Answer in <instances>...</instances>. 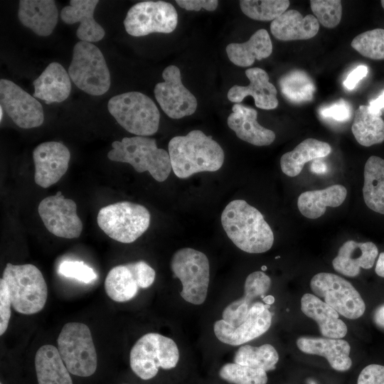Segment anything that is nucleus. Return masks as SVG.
Segmentation results:
<instances>
[{
    "instance_id": "24",
    "label": "nucleus",
    "mask_w": 384,
    "mask_h": 384,
    "mask_svg": "<svg viewBox=\"0 0 384 384\" xmlns=\"http://www.w3.org/2000/svg\"><path fill=\"white\" fill-rule=\"evenodd\" d=\"M97 0H71L60 11L61 20L67 24L80 22L76 36L80 41L93 43L102 40L105 31L94 18Z\"/></svg>"
},
{
    "instance_id": "29",
    "label": "nucleus",
    "mask_w": 384,
    "mask_h": 384,
    "mask_svg": "<svg viewBox=\"0 0 384 384\" xmlns=\"http://www.w3.org/2000/svg\"><path fill=\"white\" fill-rule=\"evenodd\" d=\"M347 195L346 188L339 184L332 185L321 190L308 191L300 194L297 206L306 218L316 219L326 212V207L341 206Z\"/></svg>"
},
{
    "instance_id": "5",
    "label": "nucleus",
    "mask_w": 384,
    "mask_h": 384,
    "mask_svg": "<svg viewBox=\"0 0 384 384\" xmlns=\"http://www.w3.org/2000/svg\"><path fill=\"white\" fill-rule=\"evenodd\" d=\"M107 108L117 122L129 133L146 137L158 130L159 111L154 101L142 92H128L113 96Z\"/></svg>"
},
{
    "instance_id": "20",
    "label": "nucleus",
    "mask_w": 384,
    "mask_h": 384,
    "mask_svg": "<svg viewBox=\"0 0 384 384\" xmlns=\"http://www.w3.org/2000/svg\"><path fill=\"white\" fill-rule=\"evenodd\" d=\"M271 286V279L262 271L250 273L246 278L244 296L229 304L223 311V319L233 326L241 324L247 318L250 308L263 299Z\"/></svg>"
},
{
    "instance_id": "27",
    "label": "nucleus",
    "mask_w": 384,
    "mask_h": 384,
    "mask_svg": "<svg viewBox=\"0 0 384 384\" xmlns=\"http://www.w3.org/2000/svg\"><path fill=\"white\" fill-rule=\"evenodd\" d=\"M301 309L317 323L324 337L342 338L346 335L347 326L339 319L338 313L316 295L304 294L301 299Z\"/></svg>"
},
{
    "instance_id": "21",
    "label": "nucleus",
    "mask_w": 384,
    "mask_h": 384,
    "mask_svg": "<svg viewBox=\"0 0 384 384\" xmlns=\"http://www.w3.org/2000/svg\"><path fill=\"white\" fill-rule=\"evenodd\" d=\"M297 346L303 353L324 357L331 367L340 372L349 370L352 366L351 346L342 338L302 336Z\"/></svg>"
},
{
    "instance_id": "1",
    "label": "nucleus",
    "mask_w": 384,
    "mask_h": 384,
    "mask_svg": "<svg viewBox=\"0 0 384 384\" xmlns=\"http://www.w3.org/2000/svg\"><path fill=\"white\" fill-rule=\"evenodd\" d=\"M168 149L172 170L180 178L203 171H216L225 159L220 145L198 129L173 137Z\"/></svg>"
},
{
    "instance_id": "8",
    "label": "nucleus",
    "mask_w": 384,
    "mask_h": 384,
    "mask_svg": "<svg viewBox=\"0 0 384 384\" xmlns=\"http://www.w3.org/2000/svg\"><path fill=\"white\" fill-rule=\"evenodd\" d=\"M150 213L142 205L121 201L102 208L97 214L100 228L110 238L131 243L149 228Z\"/></svg>"
},
{
    "instance_id": "52",
    "label": "nucleus",
    "mask_w": 384,
    "mask_h": 384,
    "mask_svg": "<svg viewBox=\"0 0 384 384\" xmlns=\"http://www.w3.org/2000/svg\"><path fill=\"white\" fill-rule=\"evenodd\" d=\"M267 270V267L266 266H262V270L265 271Z\"/></svg>"
},
{
    "instance_id": "49",
    "label": "nucleus",
    "mask_w": 384,
    "mask_h": 384,
    "mask_svg": "<svg viewBox=\"0 0 384 384\" xmlns=\"http://www.w3.org/2000/svg\"><path fill=\"white\" fill-rule=\"evenodd\" d=\"M327 169L326 165L321 161L315 159L311 165V171L317 174H322Z\"/></svg>"
},
{
    "instance_id": "10",
    "label": "nucleus",
    "mask_w": 384,
    "mask_h": 384,
    "mask_svg": "<svg viewBox=\"0 0 384 384\" xmlns=\"http://www.w3.org/2000/svg\"><path fill=\"white\" fill-rule=\"evenodd\" d=\"M171 268L182 284L181 297L191 304H202L207 297L210 279L207 256L197 250L183 247L173 255Z\"/></svg>"
},
{
    "instance_id": "39",
    "label": "nucleus",
    "mask_w": 384,
    "mask_h": 384,
    "mask_svg": "<svg viewBox=\"0 0 384 384\" xmlns=\"http://www.w3.org/2000/svg\"><path fill=\"white\" fill-rule=\"evenodd\" d=\"M352 48L363 56L372 60L384 59V29L375 28L356 36Z\"/></svg>"
},
{
    "instance_id": "15",
    "label": "nucleus",
    "mask_w": 384,
    "mask_h": 384,
    "mask_svg": "<svg viewBox=\"0 0 384 384\" xmlns=\"http://www.w3.org/2000/svg\"><path fill=\"white\" fill-rule=\"evenodd\" d=\"M162 77L164 81L157 83L154 92L164 113L172 119L193 114L197 108V100L183 85L179 68L169 65L163 70Z\"/></svg>"
},
{
    "instance_id": "33",
    "label": "nucleus",
    "mask_w": 384,
    "mask_h": 384,
    "mask_svg": "<svg viewBox=\"0 0 384 384\" xmlns=\"http://www.w3.org/2000/svg\"><path fill=\"white\" fill-rule=\"evenodd\" d=\"M363 176L365 203L374 212L384 215V159L370 156L364 166Z\"/></svg>"
},
{
    "instance_id": "51",
    "label": "nucleus",
    "mask_w": 384,
    "mask_h": 384,
    "mask_svg": "<svg viewBox=\"0 0 384 384\" xmlns=\"http://www.w3.org/2000/svg\"><path fill=\"white\" fill-rule=\"evenodd\" d=\"M4 109L1 106H0V120L1 121L3 114H4Z\"/></svg>"
},
{
    "instance_id": "17",
    "label": "nucleus",
    "mask_w": 384,
    "mask_h": 384,
    "mask_svg": "<svg viewBox=\"0 0 384 384\" xmlns=\"http://www.w3.org/2000/svg\"><path fill=\"white\" fill-rule=\"evenodd\" d=\"M270 305L257 302L250 308L246 319L235 327L223 319L216 321L213 331L217 338L222 343L240 346L252 341L268 331L272 324Z\"/></svg>"
},
{
    "instance_id": "43",
    "label": "nucleus",
    "mask_w": 384,
    "mask_h": 384,
    "mask_svg": "<svg viewBox=\"0 0 384 384\" xmlns=\"http://www.w3.org/2000/svg\"><path fill=\"white\" fill-rule=\"evenodd\" d=\"M11 302L6 284L0 279V335L6 331L11 317Z\"/></svg>"
},
{
    "instance_id": "4",
    "label": "nucleus",
    "mask_w": 384,
    "mask_h": 384,
    "mask_svg": "<svg viewBox=\"0 0 384 384\" xmlns=\"http://www.w3.org/2000/svg\"><path fill=\"white\" fill-rule=\"evenodd\" d=\"M2 279L6 284L15 311L31 315L43 309L48 288L41 272L35 265L7 263Z\"/></svg>"
},
{
    "instance_id": "14",
    "label": "nucleus",
    "mask_w": 384,
    "mask_h": 384,
    "mask_svg": "<svg viewBox=\"0 0 384 384\" xmlns=\"http://www.w3.org/2000/svg\"><path fill=\"white\" fill-rule=\"evenodd\" d=\"M38 212L46 229L53 235L68 239L80 235L82 223L77 214L76 203L65 198L61 191L43 198Z\"/></svg>"
},
{
    "instance_id": "11",
    "label": "nucleus",
    "mask_w": 384,
    "mask_h": 384,
    "mask_svg": "<svg viewBox=\"0 0 384 384\" xmlns=\"http://www.w3.org/2000/svg\"><path fill=\"white\" fill-rule=\"evenodd\" d=\"M310 287L314 295L346 318L356 319L366 311L365 302L359 292L338 275L319 272L311 278Z\"/></svg>"
},
{
    "instance_id": "35",
    "label": "nucleus",
    "mask_w": 384,
    "mask_h": 384,
    "mask_svg": "<svg viewBox=\"0 0 384 384\" xmlns=\"http://www.w3.org/2000/svg\"><path fill=\"white\" fill-rule=\"evenodd\" d=\"M279 354L271 344L260 346L244 345L235 353L234 363L242 366L262 369L266 372L276 368Z\"/></svg>"
},
{
    "instance_id": "46",
    "label": "nucleus",
    "mask_w": 384,
    "mask_h": 384,
    "mask_svg": "<svg viewBox=\"0 0 384 384\" xmlns=\"http://www.w3.org/2000/svg\"><path fill=\"white\" fill-rule=\"evenodd\" d=\"M368 72V68L365 65H361L353 70L343 82L344 87L349 90H353L358 82L364 78Z\"/></svg>"
},
{
    "instance_id": "7",
    "label": "nucleus",
    "mask_w": 384,
    "mask_h": 384,
    "mask_svg": "<svg viewBox=\"0 0 384 384\" xmlns=\"http://www.w3.org/2000/svg\"><path fill=\"white\" fill-rule=\"evenodd\" d=\"M179 351L175 341L158 333H148L134 343L129 353L132 371L143 380L153 378L159 368H175Z\"/></svg>"
},
{
    "instance_id": "32",
    "label": "nucleus",
    "mask_w": 384,
    "mask_h": 384,
    "mask_svg": "<svg viewBox=\"0 0 384 384\" xmlns=\"http://www.w3.org/2000/svg\"><path fill=\"white\" fill-rule=\"evenodd\" d=\"M331 151V146L316 139H306L292 151L284 154L280 159L282 172L288 176H298L305 163L328 156Z\"/></svg>"
},
{
    "instance_id": "23",
    "label": "nucleus",
    "mask_w": 384,
    "mask_h": 384,
    "mask_svg": "<svg viewBox=\"0 0 384 384\" xmlns=\"http://www.w3.org/2000/svg\"><path fill=\"white\" fill-rule=\"evenodd\" d=\"M378 255V247L372 242L348 240L339 248L332 265L336 272L353 277L359 274L361 268H372Z\"/></svg>"
},
{
    "instance_id": "13",
    "label": "nucleus",
    "mask_w": 384,
    "mask_h": 384,
    "mask_svg": "<svg viewBox=\"0 0 384 384\" xmlns=\"http://www.w3.org/2000/svg\"><path fill=\"white\" fill-rule=\"evenodd\" d=\"M155 277V270L144 261L117 265L110 270L105 278V292L114 302H127L137 295L139 288L152 285Z\"/></svg>"
},
{
    "instance_id": "31",
    "label": "nucleus",
    "mask_w": 384,
    "mask_h": 384,
    "mask_svg": "<svg viewBox=\"0 0 384 384\" xmlns=\"http://www.w3.org/2000/svg\"><path fill=\"white\" fill-rule=\"evenodd\" d=\"M35 368L38 384H73L58 348L44 345L35 356Z\"/></svg>"
},
{
    "instance_id": "36",
    "label": "nucleus",
    "mask_w": 384,
    "mask_h": 384,
    "mask_svg": "<svg viewBox=\"0 0 384 384\" xmlns=\"http://www.w3.org/2000/svg\"><path fill=\"white\" fill-rule=\"evenodd\" d=\"M283 96L292 103L307 102L313 99L315 85L311 78L302 70H292L279 81Z\"/></svg>"
},
{
    "instance_id": "50",
    "label": "nucleus",
    "mask_w": 384,
    "mask_h": 384,
    "mask_svg": "<svg viewBox=\"0 0 384 384\" xmlns=\"http://www.w3.org/2000/svg\"><path fill=\"white\" fill-rule=\"evenodd\" d=\"M375 271L378 276L384 277V252H380L378 256Z\"/></svg>"
},
{
    "instance_id": "42",
    "label": "nucleus",
    "mask_w": 384,
    "mask_h": 384,
    "mask_svg": "<svg viewBox=\"0 0 384 384\" xmlns=\"http://www.w3.org/2000/svg\"><path fill=\"white\" fill-rule=\"evenodd\" d=\"M353 110L351 105L343 99L319 110L320 115L337 122H346L351 117Z\"/></svg>"
},
{
    "instance_id": "3",
    "label": "nucleus",
    "mask_w": 384,
    "mask_h": 384,
    "mask_svg": "<svg viewBox=\"0 0 384 384\" xmlns=\"http://www.w3.org/2000/svg\"><path fill=\"white\" fill-rule=\"evenodd\" d=\"M108 152L110 160L128 163L139 173L148 171L157 181H164L172 168L169 152L157 147L154 139L142 136L114 141Z\"/></svg>"
},
{
    "instance_id": "44",
    "label": "nucleus",
    "mask_w": 384,
    "mask_h": 384,
    "mask_svg": "<svg viewBox=\"0 0 384 384\" xmlns=\"http://www.w3.org/2000/svg\"><path fill=\"white\" fill-rule=\"evenodd\" d=\"M357 384H384V366L370 364L359 373Z\"/></svg>"
},
{
    "instance_id": "34",
    "label": "nucleus",
    "mask_w": 384,
    "mask_h": 384,
    "mask_svg": "<svg viewBox=\"0 0 384 384\" xmlns=\"http://www.w3.org/2000/svg\"><path fill=\"white\" fill-rule=\"evenodd\" d=\"M351 130L356 141L364 146L384 141V121L381 116L370 112L368 105H361L356 111Z\"/></svg>"
},
{
    "instance_id": "41",
    "label": "nucleus",
    "mask_w": 384,
    "mask_h": 384,
    "mask_svg": "<svg viewBox=\"0 0 384 384\" xmlns=\"http://www.w3.org/2000/svg\"><path fill=\"white\" fill-rule=\"evenodd\" d=\"M58 272L64 277L73 278L86 284L97 278L94 270L82 261L65 260L60 264Z\"/></svg>"
},
{
    "instance_id": "37",
    "label": "nucleus",
    "mask_w": 384,
    "mask_h": 384,
    "mask_svg": "<svg viewBox=\"0 0 384 384\" xmlns=\"http://www.w3.org/2000/svg\"><path fill=\"white\" fill-rule=\"evenodd\" d=\"M287 0H242L240 6L247 17L262 21H274L289 6Z\"/></svg>"
},
{
    "instance_id": "22",
    "label": "nucleus",
    "mask_w": 384,
    "mask_h": 384,
    "mask_svg": "<svg viewBox=\"0 0 384 384\" xmlns=\"http://www.w3.org/2000/svg\"><path fill=\"white\" fill-rule=\"evenodd\" d=\"M232 110L227 122L239 139L255 146H267L274 141V132L258 123L255 109L237 103Z\"/></svg>"
},
{
    "instance_id": "54",
    "label": "nucleus",
    "mask_w": 384,
    "mask_h": 384,
    "mask_svg": "<svg viewBox=\"0 0 384 384\" xmlns=\"http://www.w3.org/2000/svg\"><path fill=\"white\" fill-rule=\"evenodd\" d=\"M0 384H2L1 383Z\"/></svg>"
},
{
    "instance_id": "40",
    "label": "nucleus",
    "mask_w": 384,
    "mask_h": 384,
    "mask_svg": "<svg viewBox=\"0 0 384 384\" xmlns=\"http://www.w3.org/2000/svg\"><path fill=\"white\" fill-rule=\"evenodd\" d=\"M310 6L318 21L324 27L333 28L341 21V1L339 0H311Z\"/></svg>"
},
{
    "instance_id": "30",
    "label": "nucleus",
    "mask_w": 384,
    "mask_h": 384,
    "mask_svg": "<svg viewBox=\"0 0 384 384\" xmlns=\"http://www.w3.org/2000/svg\"><path fill=\"white\" fill-rule=\"evenodd\" d=\"M230 60L240 67L252 65L255 60L268 58L272 52V43L268 32L260 29L245 43H232L226 46Z\"/></svg>"
},
{
    "instance_id": "28",
    "label": "nucleus",
    "mask_w": 384,
    "mask_h": 384,
    "mask_svg": "<svg viewBox=\"0 0 384 384\" xmlns=\"http://www.w3.org/2000/svg\"><path fill=\"white\" fill-rule=\"evenodd\" d=\"M319 23L313 15H302L297 10L286 11L272 21L270 31L278 40L283 41L307 40L315 36Z\"/></svg>"
},
{
    "instance_id": "6",
    "label": "nucleus",
    "mask_w": 384,
    "mask_h": 384,
    "mask_svg": "<svg viewBox=\"0 0 384 384\" xmlns=\"http://www.w3.org/2000/svg\"><path fill=\"white\" fill-rule=\"evenodd\" d=\"M68 74L80 90L90 95H102L110 87V73L105 57L92 43H75Z\"/></svg>"
},
{
    "instance_id": "45",
    "label": "nucleus",
    "mask_w": 384,
    "mask_h": 384,
    "mask_svg": "<svg viewBox=\"0 0 384 384\" xmlns=\"http://www.w3.org/2000/svg\"><path fill=\"white\" fill-rule=\"evenodd\" d=\"M176 3L187 11H200L204 9L209 11L216 9L218 5L217 0H176Z\"/></svg>"
},
{
    "instance_id": "25",
    "label": "nucleus",
    "mask_w": 384,
    "mask_h": 384,
    "mask_svg": "<svg viewBox=\"0 0 384 384\" xmlns=\"http://www.w3.org/2000/svg\"><path fill=\"white\" fill-rule=\"evenodd\" d=\"M18 17L23 26L39 36H48L55 28L58 11L53 0H21Z\"/></svg>"
},
{
    "instance_id": "38",
    "label": "nucleus",
    "mask_w": 384,
    "mask_h": 384,
    "mask_svg": "<svg viewBox=\"0 0 384 384\" xmlns=\"http://www.w3.org/2000/svg\"><path fill=\"white\" fill-rule=\"evenodd\" d=\"M219 376L232 384H267V372L235 363L223 365L219 370Z\"/></svg>"
},
{
    "instance_id": "18",
    "label": "nucleus",
    "mask_w": 384,
    "mask_h": 384,
    "mask_svg": "<svg viewBox=\"0 0 384 384\" xmlns=\"http://www.w3.org/2000/svg\"><path fill=\"white\" fill-rule=\"evenodd\" d=\"M34 179L37 185L46 188L57 183L66 173L70 159L69 149L58 142H46L33 151Z\"/></svg>"
},
{
    "instance_id": "19",
    "label": "nucleus",
    "mask_w": 384,
    "mask_h": 384,
    "mask_svg": "<svg viewBox=\"0 0 384 384\" xmlns=\"http://www.w3.org/2000/svg\"><path fill=\"white\" fill-rule=\"evenodd\" d=\"M250 83L247 86L233 85L228 92V99L239 103L247 96H252L256 107L262 110H273L278 106L277 91L269 81V75L260 68H251L245 70Z\"/></svg>"
},
{
    "instance_id": "16",
    "label": "nucleus",
    "mask_w": 384,
    "mask_h": 384,
    "mask_svg": "<svg viewBox=\"0 0 384 384\" xmlns=\"http://www.w3.org/2000/svg\"><path fill=\"white\" fill-rule=\"evenodd\" d=\"M0 102L9 117L21 128L31 129L43 123L41 104L11 80H0Z\"/></svg>"
},
{
    "instance_id": "47",
    "label": "nucleus",
    "mask_w": 384,
    "mask_h": 384,
    "mask_svg": "<svg viewBox=\"0 0 384 384\" xmlns=\"http://www.w3.org/2000/svg\"><path fill=\"white\" fill-rule=\"evenodd\" d=\"M368 107L370 112L381 116V110L384 108V91L376 99L370 100Z\"/></svg>"
},
{
    "instance_id": "53",
    "label": "nucleus",
    "mask_w": 384,
    "mask_h": 384,
    "mask_svg": "<svg viewBox=\"0 0 384 384\" xmlns=\"http://www.w3.org/2000/svg\"><path fill=\"white\" fill-rule=\"evenodd\" d=\"M380 3H381V5H382L383 8L384 9V0H382L380 1Z\"/></svg>"
},
{
    "instance_id": "26",
    "label": "nucleus",
    "mask_w": 384,
    "mask_h": 384,
    "mask_svg": "<svg viewBox=\"0 0 384 384\" xmlns=\"http://www.w3.org/2000/svg\"><path fill=\"white\" fill-rule=\"evenodd\" d=\"M33 97L43 100L46 104L65 100L71 91L68 73L57 62L50 63L33 82Z\"/></svg>"
},
{
    "instance_id": "48",
    "label": "nucleus",
    "mask_w": 384,
    "mask_h": 384,
    "mask_svg": "<svg viewBox=\"0 0 384 384\" xmlns=\"http://www.w3.org/2000/svg\"><path fill=\"white\" fill-rule=\"evenodd\" d=\"M373 318L374 323L378 326L384 328V304L375 309Z\"/></svg>"
},
{
    "instance_id": "2",
    "label": "nucleus",
    "mask_w": 384,
    "mask_h": 384,
    "mask_svg": "<svg viewBox=\"0 0 384 384\" xmlns=\"http://www.w3.org/2000/svg\"><path fill=\"white\" fill-rule=\"evenodd\" d=\"M221 223L228 237L244 252L262 253L273 245V232L262 214L244 200H234L225 206Z\"/></svg>"
},
{
    "instance_id": "9",
    "label": "nucleus",
    "mask_w": 384,
    "mask_h": 384,
    "mask_svg": "<svg viewBox=\"0 0 384 384\" xmlns=\"http://www.w3.org/2000/svg\"><path fill=\"white\" fill-rule=\"evenodd\" d=\"M58 349L68 371L88 377L97 366V356L89 327L82 323L65 324L58 338Z\"/></svg>"
},
{
    "instance_id": "12",
    "label": "nucleus",
    "mask_w": 384,
    "mask_h": 384,
    "mask_svg": "<svg viewBox=\"0 0 384 384\" xmlns=\"http://www.w3.org/2000/svg\"><path fill=\"white\" fill-rule=\"evenodd\" d=\"M177 24L176 9L163 1L137 3L129 9L124 20L127 33L135 37L152 33H169L176 29Z\"/></svg>"
},
{
    "instance_id": "55",
    "label": "nucleus",
    "mask_w": 384,
    "mask_h": 384,
    "mask_svg": "<svg viewBox=\"0 0 384 384\" xmlns=\"http://www.w3.org/2000/svg\"><path fill=\"white\" fill-rule=\"evenodd\" d=\"M125 384V383H124Z\"/></svg>"
}]
</instances>
